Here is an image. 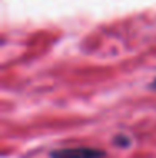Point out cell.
I'll return each mask as SVG.
<instances>
[{
	"mask_svg": "<svg viewBox=\"0 0 156 158\" xmlns=\"http://www.w3.org/2000/svg\"><path fill=\"white\" fill-rule=\"evenodd\" d=\"M49 158H106V152L91 146H72L54 150L49 153Z\"/></svg>",
	"mask_w": 156,
	"mask_h": 158,
	"instance_id": "6da1fadb",
	"label": "cell"
},
{
	"mask_svg": "<svg viewBox=\"0 0 156 158\" xmlns=\"http://www.w3.org/2000/svg\"><path fill=\"white\" fill-rule=\"evenodd\" d=\"M114 145H118V146H124V148H128V146L131 145V138H128L126 135L119 133L116 138H114Z\"/></svg>",
	"mask_w": 156,
	"mask_h": 158,
	"instance_id": "7a4b0ae2",
	"label": "cell"
},
{
	"mask_svg": "<svg viewBox=\"0 0 156 158\" xmlns=\"http://www.w3.org/2000/svg\"><path fill=\"white\" fill-rule=\"evenodd\" d=\"M151 89H156V77H154V81L151 82Z\"/></svg>",
	"mask_w": 156,
	"mask_h": 158,
	"instance_id": "3957f363",
	"label": "cell"
}]
</instances>
